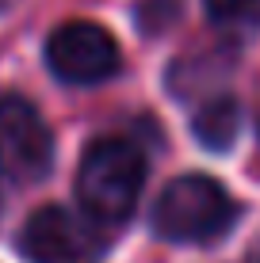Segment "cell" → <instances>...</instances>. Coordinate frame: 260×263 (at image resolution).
<instances>
[{"mask_svg": "<svg viewBox=\"0 0 260 263\" xmlns=\"http://www.w3.org/2000/svg\"><path fill=\"white\" fill-rule=\"evenodd\" d=\"M249 263H260V244L253 248V256H249Z\"/></svg>", "mask_w": 260, "mask_h": 263, "instance_id": "obj_9", "label": "cell"}, {"mask_svg": "<svg viewBox=\"0 0 260 263\" xmlns=\"http://www.w3.org/2000/svg\"><path fill=\"white\" fill-rule=\"evenodd\" d=\"M92 225V217H77L65 206H42L23 225V256L31 263H92L103 252Z\"/></svg>", "mask_w": 260, "mask_h": 263, "instance_id": "obj_4", "label": "cell"}, {"mask_svg": "<svg viewBox=\"0 0 260 263\" xmlns=\"http://www.w3.org/2000/svg\"><path fill=\"white\" fill-rule=\"evenodd\" d=\"M176 12H180V4H176V0H146V4H142V27H146V31H165L168 23L176 20Z\"/></svg>", "mask_w": 260, "mask_h": 263, "instance_id": "obj_8", "label": "cell"}, {"mask_svg": "<svg viewBox=\"0 0 260 263\" xmlns=\"http://www.w3.org/2000/svg\"><path fill=\"white\" fill-rule=\"evenodd\" d=\"M54 164V138L34 103L0 96V172L15 183H39Z\"/></svg>", "mask_w": 260, "mask_h": 263, "instance_id": "obj_3", "label": "cell"}, {"mask_svg": "<svg viewBox=\"0 0 260 263\" xmlns=\"http://www.w3.org/2000/svg\"><path fill=\"white\" fill-rule=\"evenodd\" d=\"M142 179H146L142 153L130 141L100 138L80 157V172H77L80 206L96 225H119L130 217L134 202H138Z\"/></svg>", "mask_w": 260, "mask_h": 263, "instance_id": "obj_1", "label": "cell"}, {"mask_svg": "<svg viewBox=\"0 0 260 263\" xmlns=\"http://www.w3.org/2000/svg\"><path fill=\"white\" fill-rule=\"evenodd\" d=\"M192 130L199 145H207L214 153H226L230 145L237 141V130H241V107L237 99L230 96H207V103L195 111L192 119Z\"/></svg>", "mask_w": 260, "mask_h": 263, "instance_id": "obj_6", "label": "cell"}, {"mask_svg": "<svg viewBox=\"0 0 260 263\" xmlns=\"http://www.w3.org/2000/svg\"><path fill=\"white\" fill-rule=\"evenodd\" d=\"M46 61L69 84H100L119 69V46L100 23H61L46 42Z\"/></svg>", "mask_w": 260, "mask_h": 263, "instance_id": "obj_5", "label": "cell"}, {"mask_svg": "<svg viewBox=\"0 0 260 263\" xmlns=\"http://www.w3.org/2000/svg\"><path fill=\"white\" fill-rule=\"evenodd\" d=\"M237 206L226 187L211 176H180L157 195L153 229L176 244H207L218 240L234 225Z\"/></svg>", "mask_w": 260, "mask_h": 263, "instance_id": "obj_2", "label": "cell"}, {"mask_svg": "<svg viewBox=\"0 0 260 263\" xmlns=\"http://www.w3.org/2000/svg\"><path fill=\"white\" fill-rule=\"evenodd\" d=\"M207 15L226 31H245L260 23V0H207Z\"/></svg>", "mask_w": 260, "mask_h": 263, "instance_id": "obj_7", "label": "cell"}]
</instances>
